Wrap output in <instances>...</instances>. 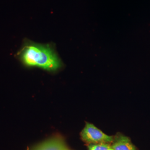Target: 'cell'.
<instances>
[{
  "label": "cell",
  "instance_id": "8992f818",
  "mask_svg": "<svg viewBox=\"0 0 150 150\" xmlns=\"http://www.w3.org/2000/svg\"><path fill=\"white\" fill-rule=\"evenodd\" d=\"M66 150H69V149H66Z\"/></svg>",
  "mask_w": 150,
  "mask_h": 150
},
{
  "label": "cell",
  "instance_id": "7a4b0ae2",
  "mask_svg": "<svg viewBox=\"0 0 150 150\" xmlns=\"http://www.w3.org/2000/svg\"><path fill=\"white\" fill-rule=\"evenodd\" d=\"M81 137L82 139L88 145L110 144L114 139V136L105 134L90 123H86L81 132Z\"/></svg>",
  "mask_w": 150,
  "mask_h": 150
},
{
  "label": "cell",
  "instance_id": "3957f363",
  "mask_svg": "<svg viewBox=\"0 0 150 150\" xmlns=\"http://www.w3.org/2000/svg\"><path fill=\"white\" fill-rule=\"evenodd\" d=\"M67 149L64 139L55 137L37 145L31 150H66Z\"/></svg>",
  "mask_w": 150,
  "mask_h": 150
},
{
  "label": "cell",
  "instance_id": "5b68a950",
  "mask_svg": "<svg viewBox=\"0 0 150 150\" xmlns=\"http://www.w3.org/2000/svg\"><path fill=\"white\" fill-rule=\"evenodd\" d=\"M88 150H114L111 145L108 144H102L98 145H89Z\"/></svg>",
  "mask_w": 150,
  "mask_h": 150
},
{
  "label": "cell",
  "instance_id": "6da1fadb",
  "mask_svg": "<svg viewBox=\"0 0 150 150\" xmlns=\"http://www.w3.org/2000/svg\"><path fill=\"white\" fill-rule=\"evenodd\" d=\"M17 57L25 66L38 67L49 71L59 69L62 64L52 46L36 43L25 40Z\"/></svg>",
  "mask_w": 150,
  "mask_h": 150
},
{
  "label": "cell",
  "instance_id": "277c9868",
  "mask_svg": "<svg viewBox=\"0 0 150 150\" xmlns=\"http://www.w3.org/2000/svg\"><path fill=\"white\" fill-rule=\"evenodd\" d=\"M111 145L114 150H137L129 139L123 134L114 136Z\"/></svg>",
  "mask_w": 150,
  "mask_h": 150
}]
</instances>
